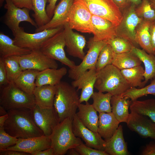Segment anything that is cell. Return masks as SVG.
I'll return each mask as SVG.
<instances>
[{
	"label": "cell",
	"instance_id": "cell-57",
	"mask_svg": "<svg viewBox=\"0 0 155 155\" xmlns=\"http://www.w3.org/2000/svg\"><path fill=\"white\" fill-rule=\"evenodd\" d=\"M150 1L153 3L155 7V0H150Z\"/></svg>",
	"mask_w": 155,
	"mask_h": 155
},
{
	"label": "cell",
	"instance_id": "cell-35",
	"mask_svg": "<svg viewBox=\"0 0 155 155\" xmlns=\"http://www.w3.org/2000/svg\"><path fill=\"white\" fill-rule=\"evenodd\" d=\"M103 93L99 91L94 92L91 97L93 101L92 105L99 113L111 112V99L113 95L108 92Z\"/></svg>",
	"mask_w": 155,
	"mask_h": 155
},
{
	"label": "cell",
	"instance_id": "cell-39",
	"mask_svg": "<svg viewBox=\"0 0 155 155\" xmlns=\"http://www.w3.org/2000/svg\"><path fill=\"white\" fill-rule=\"evenodd\" d=\"M135 11L137 15L144 20L155 21V7L150 0H142Z\"/></svg>",
	"mask_w": 155,
	"mask_h": 155
},
{
	"label": "cell",
	"instance_id": "cell-54",
	"mask_svg": "<svg viewBox=\"0 0 155 155\" xmlns=\"http://www.w3.org/2000/svg\"><path fill=\"white\" fill-rule=\"evenodd\" d=\"M7 114V111L3 107L0 106V115L2 116Z\"/></svg>",
	"mask_w": 155,
	"mask_h": 155
},
{
	"label": "cell",
	"instance_id": "cell-11",
	"mask_svg": "<svg viewBox=\"0 0 155 155\" xmlns=\"http://www.w3.org/2000/svg\"><path fill=\"white\" fill-rule=\"evenodd\" d=\"M106 43L103 41H94L92 38H90L88 42V50L87 54L80 64L69 69V77L75 80L86 71L95 67L100 52Z\"/></svg>",
	"mask_w": 155,
	"mask_h": 155
},
{
	"label": "cell",
	"instance_id": "cell-56",
	"mask_svg": "<svg viewBox=\"0 0 155 155\" xmlns=\"http://www.w3.org/2000/svg\"><path fill=\"white\" fill-rule=\"evenodd\" d=\"M5 0H0V6L1 7L3 5V2Z\"/></svg>",
	"mask_w": 155,
	"mask_h": 155
},
{
	"label": "cell",
	"instance_id": "cell-51",
	"mask_svg": "<svg viewBox=\"0 0 155 155\" xmlns=\"http://www.w3.org/2000/svg\"><path fill=\"white\" fill-rule=\"evenodd\" d=\"M32 155H53V150L51 147L48 149L35 152Z\"/></svg>",
	"mask_w": 155,
	"mask_h": 155
},
{
	"label": "cell",
	"instance_id": "cell-15",
	"mask_svg": "<svg viewBox=\"0 0 155 155\" xmlns=\"http://www.w3.org/2000/svg\"><path fill=\"white\" fill-rule=\"evenodd\" d=\"M72 129L75 136L82 139L86 146L104 151L105 141L98 132L91 130L84 125L76 115L73 120Z\"/></svg>",
	"mask_w": 155,
	"mask_h": 155
},
{
	"label": "cell",
	"instance_id": "cell-12",
	"mask_svg": "<svg viewBox=\"0 0 155 155\" xmlns=\"http://www.w3.org/2000/svg\"><path fill=\"white\" fill-rule=\"evenodd\" d=\"M19 61L23 71L32 69L41 71L58 67L55 60L49 58L40 50H32L28 54L19 56Z\"/></svg>",
	"mask_w": 155,
	"mask_h": 155
},
{
	"label": "cell",
	"instance_id": "cell-42",
	"mask_svg": "<svg viewBox=\"0 0 155 155\" xmlns=\"http://www.w3.org/2000/svg\"><path fill=\"white\" fill-rule=\"evenodd\" d=\"M18 140V138L6 132L3 127L0 128V150L6 149L15 145Z\"/></svg>",
	"mask_w": 155,
	"mask_h": 155
},
{
	"label": "cell",
	"instance_id": "cell-8",
	"mask_svg": "<svg viewBox=\"0 0 155 155\" xmlns=\"http://www.w3.org/2000/svg\"><path fill=\"white\" fill-rule=\"evenodd\" d=\"M63 28L64 26L32 34L25 32L23 28L13 35L14 43L31 51L40 50L47 40Z\"/></svg>",
	"mask_w": 155,
	"mask_h": 155
},
{
	"label": "cell",
	"instance_id": "cell-52",
	"mask_svg": "<svg viewBox=\"0 0 155 155\" xmlns=\"http://www.w3.org/2000/svg\"><path fill=\"white\" fill-rule=\"evenodd\" d=\"M8 114L0 116V128L3 127L5 123L8 118Z\"/></svg>",
	"mask_w": 155,
	"mask_h": 155
},
{
	"label": "cell",
	"instance_id": "cell-50",
	"mask_svg": "<svg viewBox=\"0 0 155 155\" xmlns=\"http://www.w3.org/2000/svg\"><path fill=\"white\" fill-rule=\"evenodd\" d=\"M120 8L124 9L127 7L129 5V0H112Z\"/></svg>",
	"mask_w": 155,
	"mask_h": 155
},
{
	"label": "cell",
	"instance_id": "cell-14",
	"mask_svg": "<svg viewBox=\"0 0 155 155\" xmlns=\"http://www.w3.org/2000/svg\"><path fill=\"white\" fill-rule=\"evenodd\" d=\"M32 110L36 125L44 135L50 136L54 128L59 123L54 107L42 108L36 104Z\"/></svg>",
	"mask_w": 155,
	"mask_h": 155
},
{
	"label": "cell",
	"instance_id": "cell-34",
	"mask_svg": "<svg viewBox=\"0 0 155 155\" xmlns=\"http://www.w3.org/2000/svg\"><path fill=\"white\" fill-rule=\"evenodd\" d=\"M142 62L131 52L120 54L114 53L112 64L120 70L141 65Z\"/></svg>",
	"mask_w": 155,
	"mask_h": 155
},
{
	"label": "cell",
	"instance_id": "cell-2",
	"mask_svg": "<svg viewBox=\"0 0 155 155\" xmlns=\"http://www.w3.org/2000/svg\"><path fill=\"white\" fill-rule=\"evenodd\" d=\"M56 86L53 107L59 123L67 118L73 120L80 103L76 88L69 83L63 81Z\"/></svg>",
	"mask_w": 155,
	"mask_h": 155
},
{
	"label": "cell",
	"instance_id": "cell-27",
	"mask_svg": "<svg viewBox=\"0 0 155 155\" xmlns=\"http://www.w3.org/2000/svg\"><path fill=\"white\" fill-rule=\"evenodd\" d=\"M31 50L20 47L14 43V40L2 32L0 33V57L12 56H22L30 53Z\"/></svg>",
	"mask_w": 155,
	"mask_h": 155
},
{
	"label": "cell",
	"instance_id": "cell-58",
	"mask_svg": "<svg viewBox=\"0 0 155 155\" xmlns=\"http://www.w3.org/2000/svg\"><path fill=\"white\" fill-rule=\"evenodd\" d=\"M154 53H155V51H154Z\"/></svg>",
	"mask_w": 155,
	"mask_h": 155
},
{
	"label": "cell",
	"instance_id": "cell-25",
	"mask_svg": "<svg viewBox=\"0 0 155 155\" xmlns=\"http://www.w3.org/2000/svg\"><path fill=\"white\" fill-rule=\"evenodd\" d=\"M56 90V86L44 85L36 86L33 93L36 105L42 108L53 107Z\"/></svg>",
	"mask_w": 155,
	"mask_h": 155
},
{
	"label": "cell",
	"instance_id": "cell-7",
	"mask_svg": "<svg viewBox=\"0 0 155 155\" xmlns=\"http://www.w3.org/2000/svg\"><path fill=\"white\" fill-rule=\"evenodd\" d=\"M65 46L63 28L47 40L40 50L49 58L59 61L70 69H72L76 65L66 56L64 50Z\"/></svg>",
	"mask_w": 155,
	"mask_h": 155
},
{
	"label": "cell",
	"instance_id": "cell-38",
	"mask_svg": "<svg viewBox=\"0 0 155 155\" xmlns=\"http://www.w3.org/2000/svg\"><path fill=\"white\" fill-rule=\"evenodd\" d=\"M148 94L155 96V79L152 80L150 84L145 87L139 89L135 87L131 88L121 95L127 97L133 101Z\"/></svg>",
	"mask_w": 155,
	"mask_h": 155
},
{
	"label": "cell",
	"instance_id": "cell-40",
	"mask_svg": "<svg viewBox=\"0 0 155 155\" xmlns=\"http://www.w3.org/2000/svg\"><path fill=\"white\" fill-rule=\"evenodd\" d=\"M111 46L114 53L120 54L131 52L135 46L129 40L122 37L117 36L107 41Z\"/></svg>",
	"mask_w": 155,
	"mask_h": 155
},
{
	"label": "cell",
	"instance_id": "cell-19",
	"mask_svg": "<svg viewBox=\"0 0 155 155\" xmlns=\"http://www.w3.org/2000/svg\"><path fill=\"white\" fill-rule=\"evenodd\" d=\"M64 29L67 53L72 56L82 60L85 55L84 51L86 43L85 37L73 32L67 22L64 25Z\"/></svg>",
	"mask_w": 155,
	"mask_h": 155
},
{
	"label": "cell",
	"instance_id": "cell-3",
	"mask_svg": "<svg viewBox=\"0 0 155 155\" xmlns=\"http://www.w3.org/2000/svg\"><path fill=\"white\" fill-rule=\"evenodd\" d=\"M94 88L98 91L113 96L122 95L131 87L120 69L110 64L97 71Z\"/></svg>",
	"mask_w": 155,
	"mask_h": 155
},
{
	"label": "cell",
	"instance_id": "cell-45",
	"mask_svg": "<svg viewBox=\"0 0 155 155\" xmlns=\"http://www.w3.org/2000/svg\"><path fill=\"white\" fill-rule=\"evenodd\" d=\"M13 4L21 8H26L33 10L32 0H11Z\"/></svg>",
	"mask_w": 155,
	"mask_h": 155
},
{
	"label": "cell",
	"instance_id": "cell-37",
	"mask_svg": "<svg viewBox=\"0 0 155 155\" xmlns=\"http://www.w3.org/2000/svg\"><path fill=\"white\" fill-rule=\"evenodd\" d=\"M19 57L12 56L2 58L4 63L9 83L14 82L23 71L19 63Z\"/></svg>",
	"mask_w": 155,
	"mask_h": 155
},
{
	"label": "cell",
	"instance_id": "cell-23",
	"mask_svg": "<svg viewBox=\"0 0 155 155\" xmlns=\"http://www.w3.org/2000/svg\"><path fill=\"white\" fill-rule=\"evenodd\" d=\"M104 147V151L108 155H128L129 154L124 139L122 125H119L112 137L106 141Z\"/></svg>",
	"mask_w": 155,
	"mask_h": 155
},
{
	"label": "cell",
	"instance_id": "cell-9",
	"mask_svg": "<svg viewBox=\"0 0 155 155\" xmlns=\"http://www.w3.org/2000/svg\"><path fill=\"white\" fill-rule=\"evenodd\" d=\"M92 15L78 0H75L67 22L69 27L82 33H92Z\"/></svg>",
	"mask_w": 155,
	"mask_h": 155
},
{
	"label": "cell",
	"instance_id": "cell-46",
	"mask_svg": "<svg viewBox=\"0 0 155 155\" xmlns=\"http://www.w3.org/2000/svg\"><path fill=\"white\" fill-rule=\"evenodd\" d=\"M142 155H155V142L152 141L147 144L141 154Z\"/></svg>",
	"mask_w": 155,
	"mask_h": 155
},
{
	"label": "cell",
	"instance_id": "cell-49",
	"mask_svg": "<svg viewBox=\"0 0 155 155\" xmlns=\"http://www.w3.org/2000/svg\"><path fill=\"white\" fill-rule=\"evenodd\" d=\"M150 34L151 44L154 53L155 51V21L152 22L150 28Z\"/></svg>",
	"mask_w": 155,
	"mask_h": 155
},
{
	"label": "cell",
	"instance_id": "cell-26",
	"mask_svg": "<svg viewBox=\"0 0 155 155\" xmlns=\"http://www.w3.org/2000/svg\"><path fill=\"white\" fill-rule=\"evenodd\" d=\"M67 72V69L64 67L59 69L48 68L40 71L35 80L36 86L44 85L56 86L61 82Z\"/></svg>",
	"mask_w": 155,
	"mask_h": 155
},
{
	"label": "cell",
	"instance_id": "cell-29",
	"mask_svg": "<svg viewBox=\"0 0 155 155\" xmlns=\"http://www.w3.org/2000/svg\"><path fill=\"white\" fill-rule=\"evenodd\" d=\"M131 52L137 57L144 65V79L143 83L145 86L149 80H152L155 79V55L149 54L144 50L135 46L133 47Z\"/></svg>",
	"mask_w": 155,
	"mask_h": 155
},
{
	"label": "cell",
	"instance_id": "cell-32",
	"mask_svg": "<svg viewBox=\"0 0 155 155\" xmlns=\"http://www.w3.org/2000/svg\"><path fill=\"white\" fill-rule=\"evenodd\" d=\"M131 112L146 116L155 123V99L132 101L129 106Z\"/></svg>",
	"mask_w": 155,
	"mask_h": 155
},
{
	"label": "cell",
	"instance_id": "cell-20",
	"mask_svg": "<svg viewBox=\"0 0 155 155\" xmlns=\"http://www.w3.org/2000/svg\"><path fill=\"white\" fill-rule=\"evenodd\" d=\"M97 73L95 67H93L71 82V85L73 87L78 88V90H81L79 99L80 103L84 102H88L91 98L94 92Z\"/></svg>",
	"mask_w": 155,
	"mask_h": 155
},
{
	"label": "cell",
	"instance_id": "cell-1",
	"mask_svg": "<svg viewBox=\"0 0 155 155\" xmlns=\"http://www.w3.org/2000/svg\"><path fill=\"white\" fill-rule=\"evenodd\" d=\"M7 111L8 117L3 127L10 135L18 138L44 135L35 122L32 109L17 108Z\"/></svg>",
	"mask_w": 155,
	"mask_h": 155
},
{
	"label": "cell",
	"instance_id": "cell-48",
	"mask_svg": "<svg viewBox=\"0 0 155 155\" xmlns=\"http://www.w3.org/2000/svg\"><path fill=\"white\" fill-rule=\"evenodd\" d=\"M0 155H30V154L25 152L18 151L4 150H0Z\"/></svg>",
	"mask_w": 155,
	"mask_h": 155
},
{
	"label": "cell",
	"instance_id": "cell-6",
	"mask_svg": "<svg viewBox=\"0 0 155 155\" xmlns=\"http://www.w3.org/2000/svg\"><path fill=\"white\" fill-rule=\"evenodd\" d=\"M83 3L92 15L108 20L117 26L123 19L120 8L112 0H78Z\"/></svg>",
	"mask_w": 155,
	"mask_h": 155
},
{
	"label": "cell",
	"instance_id": "cell-36",
	"mask_svg": "<svg viewBox=\"0 0 155 155\" xmlns=\"http://www.w3.org/2000/svg\"><path fill=\"white\" fill-rule=\"evenodd\" d=\"M48 0H32V10L34 13L32 16L34 18L38 28L45 25L51 20L47 15L46 9Z\"/></svg>",
	"mask_w": 155,
	"mask_h": 155
},
{
	"label": "cell",
	"instance_id": "cell-28",
	"mask_svg": "<svg viewBox=\"0 0 155 155\" xmlns=\"http://www.w3.org/2000/svg\"><path fill=\"white\" fill-rule=\"evenodd\" d=\"M131 102L130 99L122 95L112 97V112L120 123H127L130 114L129 108Z\"/></svg>",
	"mask_w": 155,
	"mask_h": 155
},
{
	"label": "cell",
	"instance_id": "cell-16",
	"mask_svg": "<svg viewBox=\"0 0 155 155\" xmlns=\"http://www.w3.org/2000/svg\"><path fill=\"white\" fill-rule=\"evenodd\" d=\"M126 123L132 131L144 138L153 139L155 142V123L148 117L131 112Z\"/></svg>",
	"mask_w": 155,
	"mask_h": 155
},
{
	"label": "cell",
	"instance_id": "cell-4",
	"mask_svg": "<svg viewBox=\"0 0 155 155\" xmlns=\"http://www.w3.org/2000/svg\"><path fill=\"white\" fill-rule=\"evenodd\" d=\"M73 119L67 118L59 122L50 136L53 155H63L82 142L75 136L72 129Z\"/></svg>",
	"mask_w": 155,
	"mask_h": 155
},
{
	"label": "cell",
	"instance_id": "cell-33",
	"mask_svg": "<svg viewBox=\"0 0 155 155\" xmlns=\"http://www.w3.org/2000/svg\"><path fill=\"white\" fill-rule=\"evenodd\" d=\"M124 78L131 88L144 86L142 81L144 80L145 70L141 65L120 70Z\"/></svg>",
	"mask_w": 155,
	"mask_h": 155
},
{
	"label": "cell",
	"instance_id": "cell-44",
	"mask_svg": "<svg viewBox=\"0 0 155 155\" xmlns=\"http://www.w3.org/2000/svg\"><path fill=\"white\" fill-rule=\"evenodd\" d=\"M9 83L4 63L2 58L0 57V87L1 88Z\"/></svg>",
	"mask_w": 155,
	"mask_h": 155
},
{
	"label": "cell",
	"instance_id": "cell-43",
	"mask_svg": "<svg viewBox=\"0 0 155 155\" xmlns=\"http://www.w3.org/2000/svg\"><path fill=\"white\" fill-rule=\"evenodd\" d=\"M74 149L81 155H108L104 151L87 146L82 142Z\"/></svg>",
	"mask_w": 155,
	"mask_h": 155
},
{
	"label": "cell",
	"instance_id": "cell-13",
	"mask_svg": "<svg viewBox=\"0 0 155 155\" xmlns=\"http://www.w3.org/2000/svg\"><path fill=\"white\" fill-rule=\"evenodd\" d=\"M135 5L132 4L123 16L120 24L117 27V36L127 39L133 44L135 40L136 29L143 19L135 13Z\"/></svg>",
	"mask_w": 155,
	"mask_h": 155
},
{
	"label": "cell",
	"instance_id": "cell-31",
	"mask_svg": "<svg viewBox=\"0 0 155 155\" xmlns=\"http://www.w3.org/2000/svg\"><path fill=\"white\" fill-rule=\"evenodd\" d=\"M39 71L32 69L23 70L13 82L22 90L29 94H33L36 87V79Z\"/></svg>",
	"mask_w": 155,
	"mask_h": 155
},
{
	"label": "cell",
	"instance_id": "cell-53",
	"mask_svg": "<svg viewBox=\"0 0 155 155\" xmlns=\"http://www.w3.org/2000/svg\"><path fill=\"white\" fill-rule=\"evenodd\" d=\"M68 154L70 155H79L80 154L78 152L74 149V148H72L69 149L68 151Z\"/></svg>",
	"mask_w": 155,
	"mask_h": 155
},
{
	"label": "cell",
	"instance_id": "cell-30",
	"mask_svg": "<svg viewBox=\"0 0 155 155\" xmlns=\"http://www.w3.org/2000/svg\"><path fill=\"white\" fill-rule=\"evenodd\" d=\"M152 22L143 20L136 29L135 40L147 53L155 55L151 42L150 28Z\"/></svg>",
	"mask_w": 155,
	"mask_h": 155
},
{
	"label": "cell",
	"instance_id": "cell-22",
	"mask_svg": "<svg viewBox=\"0 0 155 155\" xmlns=\"http://www.w3.org/2000/svg\"><path fill=\"white\" fill-rule=\"evenodd\" d=\"M99 113L97 132L107 141L114 134L120 123L112 112Z\"/></svg>",
	"mask_w": 155,
	"mask_h": 155
},
{
	"label": "cell",
	"instance_id": "cell-47",
	"mask_svg": "<svg viewBox=\"0 0 155 155\" xmlns=\"http://www.w3.org/2000/svg\"><path fill=\"white\" fill-rule=\"evenodd\" d=\"M57 0H48L49 4L46 7V9L47 15L51 19L53 15L54 10L56 7L55 4Z\"/></svg>",
	"mask_w": 155,
	"mask_h": 155
},
{
	"label": "cell",
	"instance_id": "cell-41",
	"mask_svg": "<svg viewBox=\"0 0 155 155\" xmlns=\"http://www.w3.org/2000/svg\"><path fill=\"white\" fill-rule=\"evenodd\" d=\"M114 52L111 46L106 43L100 52L95 67L98 71L112 64Z\"/></svg>",
	"mask_w": 155,
	"mask_h": 155
},
{
	"label": "cell",
	"instance_id": "cell-5",
	"mask_svg": "<svg viewBox=\"0 0 155 155\" xmlns=\"http://www.w3.org/2000/svg\"><path fill=\"white\" fill-rule=\"evenodd\" d=\"M0 89V106L7 111L20 108L32 109L36 104L34 95L22 90L13 82Z\"/></svg>",
	"mask_w": 155,
	"mask_h": 155
},
{
	"label": "cell",
	"instance_id": "cell-17",
	"mask_svg": "<svg viewBox=\"0 0 155 155\" xmlns=\"http://www.w3.org/2000/svg\"><path fill=\"white\" fill-rule=\"evenodd\" d=\"M51 146L50 136H41L27 138H18L17 143L5 150L20 151L32 154L36 152L48 149Z\"/></svg>",
	"mask_w": 155,
	"mask_h": 155
},
{
	"label": "cell",
	"instance_id": "cell-24",
	"mask_svg": "<svg viewBox=\"0 0 155 155\" xmlns=\"http://www.w3.org/2000/svg\"><path fill=\"white\" fill-rule=\"evenodd\" d=\"M76 115L81 122L91 130L97 132L98 116L92 104L88 102L85 104L80 103Z\"/></svg>",
	"mask_w": 155,
	"mask_h": 155
},
{
	"label": "cell",
	"instance_id": "cell-10",
	"mask_svg": "<svg viewBox=\"0 0 155 155\" xmlns=\"http://www.w3.org/2000/svg\"><path fill=\"white\" fill-rule=\"evenodd\" d=\"M4 8L7 11L4 16L5 24L11 30L14 35L23 28L19 26L22 22H27L38 28L36 23L30 17V10L25 8H20L15 6L11 0H5Z\"/></svg>",
	"mask_w": 155,
	"mask_h": 155
},
{
	"label": "cell",
	"instance_id": "cell-21",
	"mask_svg": "<svg viewBox=\"0 0 155 155\" xmlns=\"http://www.w3.org/2000/svg\"><path fill=\"white\" fill-rule=\"evenodd\" d=\"M75 0H61L55 7L53 15L45 25L36 28L35 32L45 29H51L63 26L67 20Z\"/></svg>",
	"mask_w": 155,
	"mask_h": 155
},
{
	"label": "cell",
	"instance_id": "cell-18",
	"mask_svg": "<svg viewBox=\"0 0 155 155\" xmlns=\"http://www.w3.org/2000/svg\"><path fill=\"white\" fill-rule=\"evenodd\" d=\"M92 38L96 41H107L117 36V27L110 21L92 15Z\"/></svg>",
	"mask_w": 155,
	"mask_h": 155
},
{
	"label": "cell",
	"instance_id": "cell-55",
	"mask_svg": "<svg viewBox=\"0 0 155 155\" xmlns=\"http://www.w3.org/2000/svg\"><path fill=\"white\" fill-rule=\"evenodd\" d=\"M129 1L135 5L139 4L141 2L142 0H129Z\"/></svg>",
	"mask_w": 155,
	"mask_h": 155
}]
</instances>
